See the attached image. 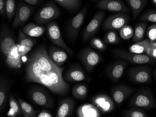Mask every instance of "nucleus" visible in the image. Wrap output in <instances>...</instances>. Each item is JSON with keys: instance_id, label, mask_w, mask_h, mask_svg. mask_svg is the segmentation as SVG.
Masks as SVG:
<instances>
[{"instance_id": "3", "label": "nucleus", "mask_w": 156, "mask_h": 117, "mask_svg": "<svg viewBox=\"0 0 156 117\" xmlns=\"http://www.w3.org/2000/svg\"><path fill=\"white\" fill-rule=\"evenodd\" d=\"M39 67L44 72H47L52 71H58L63 68L56 66L49 57L47 50L44 46L39 47L30 55Z\"/></svg>"}, {"instance_id": "2", "label": "nucleus", "mask_w": 156, "mask_h": 117, "mask_svg": "<svg viewBox=\"0 0 156 117\" xmlns=\"http://www.w3.org/2000/svg\"><path fill=\"white\" fill-rule=\"evenodd\" d=\"M129 105L141 109H153L156 107V100L152 92L145 89L134 95L130 99Z\"/></svg>"}, {"instance_id": "5", "label": "nucleus", "mask_w": 156, "mask_h": 117, "mask_svg": "<svg viewBox=\"0 0 156 117\" xmlns=\"http://www.w3.org/2000/svg\"><path fill=\"white\" fill-rule=\"evenodd\" d=\"M28 53L23 46L16 43L6 57V64L10 69H20L22 64V57Z\"/></svg>"}, {"instance_id": "31", "label": "nucleus", "mask_w": 156, "mask_h": 117, "mask_svg": "<svg viewBox=\"0 0 156 117\" xmlns=\"http://www.w3.org/2000/svg\"><path fill=\"white\" fill-rule=\"evenodd\" d=\"M88 89L85 84H78L73 88V94L75 98L79 99H84L87 97Z\"/></svg>"}, {"instance_id": "29", "label": "nucleus", "mask_w": 156, "mask_h": 117, "mask_svg": "<svg viewBox=\"0 0 156 117\" xmlns=\"http://www.w3.org/2000/svg\"><path fill=\"white\" fill-rule=\"evenodd\" d=\"M17 99L21 106V110L23 117H37L36 112L35 111V109L30 104L21 99L20 98H18Z\"/></svg>"}, {"instance_id": "25", "label": "nucleus", "mask_w": 156, "mask_h": 117, "mask_svg": "<svg viewBox=\"0 0 156 117\" xmlns=\"http://www.w3.org/2000/svg\"><path fill=\"white\" fill-rule=\"evenodd\" d=\"M132 10L133 18H136L138 16L143 10L147 2V0H126Z\"/></svg>"}, {"instance_id": "30", "label": "nucleus", "mask_w": 156, "mask_h": 117, "mask_svg": "<svg viewBox=\"0 0 156 117\" xmlns=\"http://www.w3.org/2000/svg\"><path fill=\"white\" fill-rule=\"evenodd\" d=\"M146 28L147 23L145 22H141L136 25L134 30V34L132 37L134 42L137 43L142 41L145 35Z\"/></svg>"}, {"instance_id": "22", "label": "nucleus", "mask_w": 156, "mask_h": 117, "mask_svg": "<svg viewBox=\"0 0 156 117\" xmlns=\"http://www.w3.org/2000/svg\"><path fill=\"white\" fill-rule=\"evenodd\" d=\"M30 97L34 103L37 105L45 107L51 106V101L48 95L39 89H33L30 92Z\"/></svg>"}, {"instance_id": "40", "label": "nucleus", "mask_w": 156, "mask_h": 117, "mask_svg": "<svg viewBox=\"0 0 156 117\" xmlns=\"http://www.w3.org/2000/svg\"><path fill=\"white\" fill-rule=\"evenodd\" d=\"M148 39L150 43H153L156 40V24L151 25L148 28L146 33Z\"/></svg>"}, {"instance_id": "45", "label": "nucleus", "mask_w": 156, "mask_h": 117, "mask_svg": "<svg viewBox=\"0 0 156 117\" xmlns=\"http://www.w3.org/2000/svg\"><path fill=\"white\" fill-rule=\"evenodd\" d=\"M75 3V4L78 7H79L80 0H72Z\"/></svg>"}, {"instance_id": "23", "label": "nucleus", "mask_w": 156, "mask_h": 117, "mask_svg": "<svg viewBox=\"0 0 156 117\" xmlns=\"http://www.w3.org/2000/svg\"><path fill=\"white\" fill-rule=\"evenodd\" d=\"M66 79L69 82H78L87 80L86 75L80 68H73L66 74Z\"/></svg>"}, {"instance_id": "8", "label": "nucleus", "mask_w": 156, "mask_h": 117, "mask_svg": "<svg viewBox=\"0 0 156 117\" xmlns=\"http://www.w3.org/2000/svg\"><path fill=\"white\" fill-rule=\"evenodd\" d=\"M80 57L87 70L90 73L101 60V57L89 48L83 49L80 54Z\"/></svg>"}, {"instance_id": "20", "label": "nucleus", "mask_w": 156, "mask_h": 117, "mask_svg": "<svg viewBox=\"0 0 156 117\" xmlns=\"http://www.w3.org/2000/svg\"><path fill=\"white\" fill-rule=\"evenodd\" d=\"M101 112L93 104H85L77 109V115L79 117H100Z\"/></svg>"}, {"instance_id": "13", "label": "nucleus", "mask_w": 156, "mask_h": 117, "mask_svg": "<svg viewBox=\"0 0 156 117\" xmlns=\"http://www.w3.org/2000/svg\"><path fill=\"white\" fill-rule=\"evenodd\" d=\"M95 7L112 12H128L129 9L122 0H100Z\"/></svg>"}, {"instance_id": "26", "label": "nucleus", "mask_w": 156, "mask_h": 117, "mask_svg": "<svg viewBox=\"0 0 156 117\" xmlns=\"http://www.w3.org/2000/svg\"><path fill=\"white\" fill-rule=\"evenodd\" d=\"M150 43L148 39L135 43L129 48V52L137 54H143L146 52L147 49Z\"/></svg>"}, {"instance_id": "35", "label": "nucleus", "mask_w": 156, "mask_h": 117, "mask_svg": "<svg viewBox=\"0 0 156 117\" xmlns=\"http://www.w3.org/2000/svg\"><path fill=\"white\" fill-rule=\"evenodd\" d=\"M119 33L120 36L122 39L126 40H129L133 37L134 30L131 26L126 25L119 30Z\"/></svg>"}, {"instance_id": "27", "label": "nucleus", "mask_w": 156, "mask_h": 117, "mask_svg": "<svg viewBox=\"0 0 156 117\" xmlns=\"http://www.w3.org/2000/svg\"><path fill=\"white\" fill-rule=\"evenodd\" d=\"M36 40L25 35L23 31L22 30L19 31L18 43L21 46H23L28 52L32 49L36 43Z\"/></svg>"}, {"instance_id": "6", "label": "nucleus", "mask_w": 156, "mask_h": 117, "mask_svg": "<svg viewBox=\"0 0 156 117\" xmlns=\"http://www.w3.org/2000/svg\"><path fill=\"white\" fill-rule=\"evenodd\" d=\"M89 5L85 6L82 10L72 18L67 26V36L69 40L73 41L77 38L81 25L83 24Z\"/></svg>"}, {"instance_id": "18", "label": "nucleus", "mask_w": 156, "mask_h": 117, "mask_svg": "<svg viewBox=\"0 0 156 117\" xmlns=\"http://www.w3.org/2000/svg\"><path fill=\"white\" fill-rule=\"evenodd\" d=\"M16 44L14 36L10 31L7 29L3 28L1 34V50L6 57Z\"/></svg>"}, {"instance_id": "46", "label": "nucleus", "mask_w": 156, "mask_h": 117, "mask_svg": "<svg viewBox=\"0 0 156 117\" xmlns=\"http://www.w3.org/2000/svg\"><path fill=\"white\" fill-rule=\"evenodd\" d=\"M151 1L153 2V3H154V4L156 5V0H151Z\"/></svg>"}, {"instance_id": "44", "label": "nucleus", "mask_w": 156, "mask_h": 117, "mask_svg": "<svg viewBox=\"0 0 156 117\" xmlns=\"http://www.w3.org/2000/svg\"><path fill=\"white\" fill-rule=\"evenodd\" d=\"M24 1L28 4L33 5H37L39 2V0H24Z\"/></svg>"}, {"instance_id": "19", "label": "nucleus", "mask_w": 156, "mask_h": 117, "mask_svg": "<svg viewBox=\"0 0 156 117\" xmlns=\"http://www.w3.org/2000/svg\"><path fill=\"white\" fill-rule=\"evenodd\" d=\"M74 106V102L70 98H65L58 105L56 117H67L71 115Z\"/></svg>"}, {"instance_id": "12", "label": "nucleus", "mask_w": 156, "mask_h": 117, "mask_svg": "<svg viewBox=\"0 0 156 117\" xmlns=\"http://www.w3.org/2000/svg\"><path fill=\"white\" fill-rule=\"evenodd\" d=\"M128 73L130 80L135 83H147L151 81V71L147 67H133Z\"/></svg>"}, {"instance_id": "11", "label": "nucleus", "mask_w": 156, "mask_h": 117, "mask_svg": "<svg viewBox=\"0 0 156 117\" xmlns=\"http://www.w3.org/2000/svg\"><path fill=\"white\" fill-rule=\"evenodd\" d=\"M104 15L105 12L103 10L98 11L95 14L91 22L84 29L83 34V40L84 42L89 40L98 31L101 25Z\"/></svg>"}, {"instance_id": "21", "label": "nucleus", "mask_w": 156, "mask_h": 117, "mask_svg": "<svg viewBox=\"0 0 156 117\" xmlns=\"http://www.w3.org/2000/svg\"><path fill=\"white\" fill-rule=\"evenodd\" d=\"M49 56L52 62L58 67L63 65L68 58V56L65 51L54 47L50 48Z\"/></svg>"}, {"instance_id": "1", "label": "nucleus", "mask_w": 156, "mask_h": 117, "mask_svg": "<svg viewBox=\"0 0 156 117\" xmlns=\"http://www.w3.org/2000/svg\"><path fill=\"white\" fill-rule=\"evenodd\" d=\"M64 69L45 72L30 57L28 59L25 69V79L30 82L40 84L55 94L63 95L67 93L69 85L62 77Z\"/></svg>"}, {"instance_id": "16", "label": "nucleus", "mask_w": 156, "mask_h": 117, "mask_svg": "<svg viewBox=\"0 0 156 117\" xmlns=\"http://www.w3.org/2000/svg\"><path fill=\"white\" fill-rule=\"evenodd\" d=\"M134 91V89L126 85H119L113 88L111 95L114 101L119 106Z\"/></svg>"}, {"instance_id": "15", "label": "nucleus", "mask_w": 156, "mask_h": 117, "mask_svg": "<svg viewBox=\"0 0 156 117\" xmlns=\"http://www.w3.org/2000/svg\"><path fill=\"white\" fill-rule=\"evenodd\" d=\"M32 13V9L29 6L21 2L16 9L15 18L12 24L13 28L22 26L29 19Z\"/></svg>"}, {"instance_id": "43", "label": "nucleus", "mask_w": 156, "mask_h": 117, "mask_svg": "<svg viewBox=\"0 0 156 117\" xmlns=\"http://www.w3.org/2000/svg\"><path fill=\"white\" fill-rule=\"evenodd\" d=\"M38 117H52V114L45 109H43L38 114Z\"/></svg>"}, {"instance_id": "32", "label": "nucleus", "mask_w": 156, "mask_h": 117, "mask_svg": "<svg viewBox=\"0 0 156 117\" xmlns=\"http://www.w3.org/2000/svg\"><path fill=\"white\" fill-rule=\"evenodd\" d=\"M123 115L126 117H147L148 115L146 114L141 108H133L129 110H126L123 112Z\"/></svg>"}, {"instance_id": "33", "label": "nucleus", "mask_w": 156, "mask_h": 117, "mask_svg": "<svg viewBox=\"0 0 156 117\" xmlns=\"http://www.w3.org/2000/svg\"><path fill=\"white\" fill-rule=\"evenodd\" d=\"M103 41L105 43L117 44L120 42V39L115 31L111 30L106 33L103 38Z\"/></svg>"}, {"instance_id": "17", "label": "nucleus", "mask_w": 156, "mask_h": 117, "mask_svg": "<svg viewBox=\"0 0 156 117\" xmlns=\"http://www.w3.org/2000/svg\"><path fill=\"white\" fill-rule=\"evenodd\" d=\"M127 65V62L122 60L117 61L112 64L106 71L108 77L112 81H118L123 75Z\"/></svg>"}, {"instance_id": "34", "label": "nucleus", "mask_w": 156, "mask_h": 117, "mask_svg": "<svg viewBox=\"0 0 156 117\" xmlns=\"http://www.w3.org/2000/svg\"><path fill=\"white\" fill-rule=\"evenodd\" d=\"M5 10L6 16L10 21L15 12V0H6Z\"/></svg>"}, {"instance_id": "39", "label": "nucleus", "mask_w": 156, "mask_h": 117, "mask_svg": "<svg viewBox=\"0 0 156 117\" xmlns=\"http://www.w3.org/2000/svg\"><path fill=\"white\" fill-rule=\"evenodd\" d=\"M62 7L69 11H73L79 8L72 0H55Z\"/></svg>"}, {"instance_id": "14", "label": "nucleus", "mask_w": 156, "mask_h": 117, "mask_svg": "<svg viewBox=\"0 0 156 117\" xmlns=\"http://www.w3.org/2000/svg\"><path fill=\"white\" fill-rule=\"evenodd\" d=\"M91 102L102 113H109L115 107L114 102L111 98L105 94L96 95L92 98Z\"/></svg>"}, {"instance_id": "42", "label": "nucleus", "mask_w": 156, "mask_h": 117, "mask_svg": "<svg viewBox=\"0 0 156 117\" xmlns=\"http://www.w3.org/2000/svg\"><path fill=\"white\" fill-rule=\"evenodd\" d=\"M6 0H0V14L4 16L6 14Z\"/></svg>"}, {"instance_id": "38", "label": "nucleus", "mask_w": 156, "mask_h": 117, "mask_svg": "<svg viewBox=\"0 0 156 117\" xmlns=\"http://www.w3.org/2000/svg\"><path fill=\"white\" fill-rule=\"evenodd\" d=\"M90 44L94 48L100 51H104L107 48L105 43L98 37L92 38L90 41Z\"/></svg>"}, {"instance_id": "24", "label": "nucleus", "mask_w": 156, "mask_h": 117, "mask_svg": "<svg viewBox=\"0 0 156 117\" xmlns=\"http://www.w3.org/2000/svg\"><path fill=\"white\" fill-rule=\"evenodd\" d=\"M46 30L45 27L44 26L30 23L23 28V31L25 35L30 37H37L43 35Z\"/></svg>"}, {"instance_id": "36", "label": "nucleus", "mask_w": 156, "mask_h": 117, "mask_svg": "<svg viewBox=\"0 0 156 117\" xmlns=\"http://www.w3.org/2000/svg\"><path fill=\"white\" fill-rule=\"evenodd\" d=\"M7 86L5 84L4 82L1 81L0 85V108L1 110L4 106L7 98Z\"/></svg>"}, {"instance_id": "47", "label": "nucleus", "mask_w": 156, "mask_h": 117, "mask_svg": "<svg viewBox=\"0 0 156 117\" xmlns=\"http://www.w3.org/2000/svg\"><path fill=\"white\" fill-rule=\"evenodd\" d=\"M154 75H155V77L156 78V70L154 71Z\"/></svg>"}, {"instance_id": "4", "label": "nucleus", "mask_w": 156, "mask_h": 117, "mask_svg": "<svg viewBox=\"0 0 156 117\" xmlns=\"http://www.w3.org/2000/svg\"><path fill=\"white\" fill-rule=\"evenodd\" d=\"M60 14V10L53 2H48L37 13L35 21L39 25H43L57 18Z\"/></svg>"}, {"instance_id": "9", "label": "nucleus", "mask_w": 156, "mask_h": 117, "mask_svg": "<svg viewBox=\"0 0 156 117\" xmlns=\"http://www.w3.org/2000/svg\"><path fill=\"white\" fill-rule=\"evenodd\" d=\"M129 21V17L122 13L110 15L103 23V29L105 30H120L123 26L127 25Z\"/></svg>"}, {"instance_id": "37", "label": "nucleus", "mask_w": 156, "mask_h": 117, "mask_svg": "<svg viewBox=\"0 0 156 117\" xmlns=\"http://www.w3.org/2000/svg\"><path fill=\"white\" fill-rule=\"evenodd\" d=\"M139 20L156 23V10H150L147 11L140 17Z\"/></svg>"}, {"instance_id": "28", "label": "nucleus", "mask_w": 156, "mask_h": 117, "mask_svg": "<svg viewBox=\"0 0 156 117\" xmlns=\"http://www.w3.org/2000/svg\"><path fill=\"white\" fill-rule=\"evenodd\" d=\"M9 104L10 108L7 113L9 117H16L21 115L22 113L21 106L19 102L16 101V98L12 95H10L9 97Z\"/></svg>"}, {"instance_id": "10", "label": "nucleus", "mask_w": 156, "mask_h": 117, "mask_svg": "<svg viewBox=\"0 0 156 117\" xmlns=\"http://www.w3.org/2000/svg\"><path fill=\"white\" fill-rule=\"evenodd\" d=\"M113 54L116 57L126 60L133 64L149 63L154 59L147 55L135 54L120 50H114Z\"/></svg>"}, {"instance_id": "48", "label": "nucleus", "mask_w": 156, "mask_h": 117, "mask_svg": "<svg viewBox=\"0 0 156 117\" xmlns=\"http://www.w3.org/2000/svg\"><path fill=\"white\" fill-rule=\"evenodd\" d=\"M92 1H96V0H92Z\"/></svg>"}, {"instance_id": "41", "label": "nucleus", "mask_w": 156, "mask_h": 117, "mask_svg": "<svg viewBox=\"0 0 156 117\" xmlns=\"http://www.w3.org/2000/svg\"><path fill=\"white\" fill-rule=\"evenodd\" d=\"M146 55L153 59H156V41L153 43H150L147 49Z\"/></svg>"}, {"instance_id": "7", "label": "nucleus", "mask_w": 156, "mask_h": 117, "mask_svg": "<svg viewBox=\"0 0 156 117\" xmlns=\"http://www.w3.org/2000/svg\"><path fill=\"white\" fill-rule=\"evenodd\" d=\"M46 30L47 36L51 42L55 45L63 48L68 53L72 55V50L67 46L63 40L60 29L57 22H51L47 24Z\"/></svg>"}]
</instances>
